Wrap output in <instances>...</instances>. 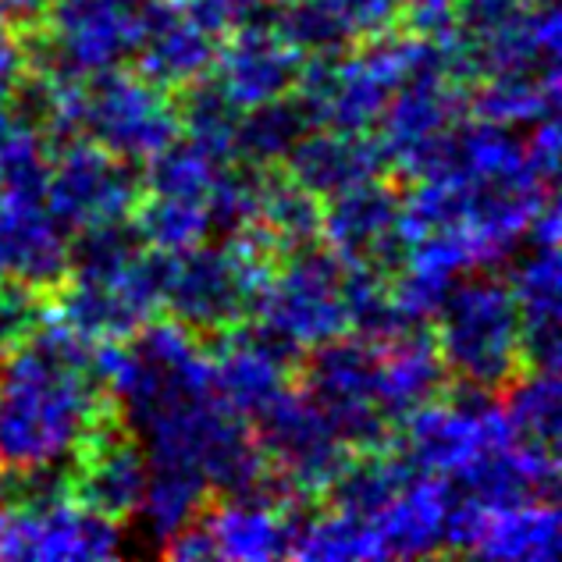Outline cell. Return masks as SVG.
<instances>
[{
	"instance_id": "obj_21",
	"label": "cell",
	"mask_w": 562,
	"mask_h": 562,
	"mask_svg": "<svg viewBox=\"0 0 562 562\" xmlns=\"http://www.w3.org/2000/svg\"><path fill=\"white\" fill-rule=\"evenodd\" d=\"M470 492L492 513L520 506V502H555L559 492V463L555 452L527 446V441H509L481 452L470 467L449 477Z\"/></svg>"
},
{
	"instance_id": "obj_35",
	"label": "cell",
	"mask_w": 562,
	"mask_h": 562,
	"mask_svg": "<svg viewBox=\"0 0 562 562\" xmlns=\"http://www.w3.org/2000/svg\"><path fill=\"white\" fill-rule=\"evenodd\" d=\"M128 221L136 225L143 246L160 249V254H186L211 235V217L203 203L150 196V192H143Z\"/></svg>"
},
{
	"instance_id": "obj_24",
	"label": "cell",
	"mask_w": 562,
	"mask_h": 562,
	"mask_svg": "<svg viewBox=\"0 0 562 562\" xmlns=\"http://www.w3.org/2000/svg\"><path fill=\"white\" fill-rule=\"evenodd\" d=\"M449 477L417 473L389 506L374 516V535L381 544V559H420L446 552L441 530H446L449 506Z\"/></svg>"
},
{
	"instance_id": "obj_25",
	"label": "cell",
	"mask_w": 562,
	"mask_h": 562,
	"mask_svg": "<svg viewBox=\"0 0 562 562\" xmlns=\"http://www.w3.org/2000/svg\"><path fill=\"white\" fill-rule=\"evenodd\" d=\"M417 473L420 470L409 463V456L395 449L392 441L378 449H360L338 470V477L324 492V498L331 502V509L352 513L360 520H374Z\"/></svg>"
},
{
	"instance_id": "obj_16",
	"label": "cell",
	"mask_w": 562,
	"mask_h": 562,
	"mask_svg": "<svg viewBox=\"0 0 562 562\" xmlns=\"http://www.w3.org/2000/svg\"><path fill=\"white\" fill-rule=\"evenodd\" d=\"M331 206L321 211V235L349 268V263H374V268L395 271L403 257V239H398V192L381 182H360L338 196H328Z\"/></svg>"
},
{
	"instance_id": "obj_32",
	"label": "cell",
	"mask_w": 562,
	"mask_h": 562,
	"mask_svg": "<svg viewBox=\"0 0 562 562\" xmlns=\"http://www.w3.org/2000/svg\"><path fill=\"white\" fill-rule=\"evenodd\" d=\"M502 413L513 427L516 441H527V446L538 449H559V420H562V389L555 371H538V367H527L516 378L502 384Z\"/></svg>"
},
{
	"instance_id": "obj_29",
	"label": "cell",
	"mask_w": 562,
	"mask_h": 562,
	"mask_svg": "<svg viewBox=\"0 0 562 562\" xmlns=\"http://www.w3.org/2000/svg\"><path fill=\"white\" fill-rule=\"evenodd\" d=\"M289 555L310 562H360L381 559V544L371 520H360V516L331 506L324 513H306L300 506L292 516Z\"/></svg>"
},
{
	"instance_id": "obj_28",
	"label": "cell",
	"mask_w": 562,
	"mask_h": 562,
	"mask_svg": "<svg viewBox=\"0 0 562 562\" xmlns=\"http://www.w3.org/2000/svg\"><path fill=\"white\" fill-rule=\"evenodd\" d=\"M321 200L314 192H306L300 182H292L285 171H271L263 179V196L257 211V232L263 243L271 246L274 257H285L292 249L310 246L321 239Z\"/></svg>"
},
{
	"instance_id": "obj_23",
	"label": "cell",
	"mask_w": 562,
	"mask_h": 562,
	"mask_svg": "<svg viewBox=\"0 0 562 562\" xmlns=\"http://www.w3.org/2000/svg\"><path fill=\"white\" fill-rule=\"evenodd\" d=\"M559 246H535L516 263L509 278L516 310H520V357L524 367L559 371L562 338H559Z\"/></svg>"
},
{
	"instance_id": "obj_10",
	"label": "cell",
	"mask_w": 562,
	"mask_h": 562,
	"mask_svg": "<svg viewBox=\"0 0 562 562\" xmlns=\"http://www.w3.org/2000/svg\"><path fill=\"white\" fill-rule=\"evenodd\" d=\"M509 441H516V435L498 398L473 384H460L452 395H438L409 413L403 452L424 473L456 477L481 452L509 446Z\"/></svg>"
},
{
	"instance_id": "obj_17",
	"label": "cell",
	"mask_w": 562,
	"mask_h": 562,
	"mask_svg": "<svg viewBox=\"0 0 562 562\" xmlns=\"http://www.w3.org/2000/svg\"><path fill=\"white\" fill-rule=\"evenodd\" d=\"M303 502L260 487L246 495H225L221 502H206L200 524L211 538L214 559L232 562H271L289 555L292 516Z\"/></svg>"
},
{
	"instance_id": "obj_42",
	"label": "cell",
	"mask_w": 562,
	"mask_h": 562,
	"mask_svg": "<svg viewBox=\"0 0 562 562\" xmlns=\"http://www.w3.org/2000/svg\"><path fill=\"white\" fill-rule=\"evenodd\" d=\"M25 43L22 33H14V25L0 19V100L14 93V86L25 79Z\"/></svg>"
},
{
	"instance_id": "obj_30",
	"label": "cell",
	"mask_w": 562,
	"mask_h": 562,
	"mask_svg": "<svg viewBox=\"0 0 562 562\" xmlns=\"http://www.w3.org/2000/svg\"><path fill=\"white\" fill-rule=\"evenodd\" d=\"M470 111L495 125H535L559 111V71L549 76H484L470 93Z\"/></svg>"
},
{
	"instance_id": "obj_7",
	"label": "cell",
	"mask_w": 562,
	"mask_h": 562,
	"mask_svg": "<svg viewBox=\"0 0 562 562\" xmlns=\"http://www.w3.org/2000/svg\"><path fill=\"white\" fill-rule=\"evenodd\" d=\"M122 524L82 506L76 492L50 498H4L0 506V559H114L122 552Z\"/></svg>"
},
{
	"instance_id": "obj_34",
	"label": "cell",
	"mask_w": 562,
	"mask_h": 562,
	"mask_svg": "<svg viewBox=\"0 0 562 562\" xmlns=\"http://www.w3.org/2000/svg\"><path fill=\"white\" fill-rule=\"evenodd\" d=\"M342 303L349 328L374 346L409 324L395 306L392 274L384 268H374V263H349L342 274Z\"/></svg>"
},
{
	"instance_id": "obj_1",
	"label": "cell",
	"mask_w": 562,
	"mask_h": 562,
	"mask_svg": "<svg viewBox=\"0 0 562 562\" xmlns=\"http://www.w3.org/2000/svg\"><path fill=\"white\" fill-rule=\"evenodd\" d=\"M90 349L43 300L36 328L0 352V460L11 470L68 463L111 403L93 378Z\"/></svg>"
},
{
	"instance_id": "obj_26",
	"label": "cell",
	"mask_w": 562,
	"mask_h": 562,
	"mask_svg": "<svg viewBox=\"0 0 562 562\" xmlns=\"http://www.w3.org/2000/svg\"><path fill=\"white\" fill-rule=\"evenodd\" d=\"M473 555L555 562L559 559V509L555 502H520L487 516V527Z\"/></svg>"
},
{
	"instance_id": "obj_19",
	"label": "cell",
	"mask_w": 562,
	"mask_h": 562,
	"mask_svg": "<svg viewBox=\"0 0 562 562\" xmlns=\"http://www.w3.org/2000/svg\"><path fill=\"white\" fill-rule=\"evenodd\" d=\"M214 79L239 108H257L289 97L300 82L303 57L281 40L271 22H239L225 47H217Z\"/></svg>"
},
{
	"instance_id": "obj_11",
	"label": "cell",
	"mask_w": 562,
	"mask_h": 562,
	"mask_svg": "<svg viewBox=\"0 0 562 562\" xmlns=\"http://www.w3.org/2000/svg\"><path fill=\"white\" fill-rule=\"evenodd\" d=\"M143 196L136 165L108 154L93 139L76 136L50 150L43 203L68 232L128 221Z\"/></svg>"
},
{
	"instance_id": "obj_2",
	"label": "cell",
	"mask_w": 562,
	"mask_h": 562,
	"mask_svg": "<svg viewBox=\"0 0 562 562\" xmlns=\"http://www.w3.org/2000/svg\"><path fill=\"white\" fill-rule=\"evenodd\" d=\"M278 257L257 232L232 235L221 246H192L171 257L165 306L171 321L200 338H214L257 310Z\"/></svg>"
},
{
	"instance_id": "obj_9",
	"label": "cell",
	"mask_w": 562,
	"mask_h": 562,
	"mask_svg": "<svg viewBox=\"0 0 562 562\" xmlns=\"http://www.w3.org/2000/svg\"><path fill=\"white\" fill-rule=\"evenodd\" d=\"M254 420L257 446L278 484L300 502L324 498L352 452L331 431V424L324 420L314 398L303 389H285Z\"/></svg>"
},
{
	"instance_id": "obj_6",
	"label": "cell",
	"mask_w": 562,
	"mask_h": 562,
	"mask_svg": "<svg viewBox=\"0 0 562 562\" xmlns=\"http://www.w3.org/2000/svg\"><path fill=\"white\" fill-rule=\"evenodd\" d=\"M346 263L328 246H300L274 263L254 314L268 331L295 349H314L328 338L349 331L342 303Z\"/></svg>"
},
{
	"instance_id": "obj_40",
	"label": "cell",
	"mask_w": 562,
	"mask_h": 562,
	"mask_svg": "<svg viewBox=\"0 0 562 562\" xmlns=\"http://www.w3.org/2000/svg\"><path fill=\"white\" fill-rule=\"evenodd\" d=\"M182 4L189 8V14L200 25H206L214 36H221L225 29L254 19L260 11H268L271 4H278V0H182Z\"/></svg>"
},
{
	"instance_id": "obj_31",
	"label": "cell",
	"mask_w": 562,
	"mask_h": 562,
	"mask_svg": "<svg viewBox=\"0 0 562 562\" xmlns=\"http://www.w3.org/2000/svg\"><path fill=\"white\" fill-rule=\"evenodd\" d=\"M206 495H211V484L196 467L150 463V477H146V492L139 502L146 535L165 544L175 530H182L203 513Z\"/></svg>"
},
{
	"instance_id": "obj_27",
	"label": "cell",
	"mask_w": 562,
	"mask_h": 562,
	"mask_svg": "<svg viewBox=\"0 0 562 562\" xmlns=\"http://www.w3.org/2000/svg\"><path fill=\"white\" fill-rule=\"evenodd\" d=\"M314 128L310 114L303 111V103L295 100V93L278 97L257 108H246L235 125V154L232 160L254 168H281L285 157L292 154V146L300 143L306 132Z\"/></svg>"
},
{
	"instance_id": "obj_4",
	"label": "cell",
	"mask_w": 562,
	"mask_h": 562,
	"mask_svg": "<svg viewBox=\"0 0 562 562\" xmlns=\"http://www.w3.org/2000/svg\"><path fill=\"white\" fill-rule=\"evenodd\" d=\"M139 4L132 0H50L22 36L29 76L93 79L136 50Z\"/></svg>"
},
{
	"instance_id": "obj_36",
	"label": "cell",
	"mask_w": 562,
	"mask_h": 562,
	"mask_svg": "<svg viewBox=\"0 0 562 562\" xmlns=\"http://www.w3.org/2000/svg\"><path fill=\"white\" fill-rule=\"evenodd\" d=\"M271 29L306 61V57L346 54L352 36L338 22L328 0H285L281 8H268Z\"/></svg>"
},
{
	"instance_id": "obj_39",
	"label": "cell",
	"mask_w": 562,
	"mask_h": 562,
	"mask_svg": "<svg viewBox=\"0 0 562 562\" xmlns=\"http://www.w3.org/2000/svg\"><path fill=\"white\" fill-rule=\"evenodd\" d=\"M328 4L346 25V33L363 43L392 33L403 14V0H328Z\"/></svg>"
},
{
	"instance_id": "obj_20",
	"label": "cell",
	"mask_w": 562,
	"mask_h": 562,
	"mask_svg": "<svg viewBox=\"0 0 562 562\" xmlns=\"http://www.w3.org/2000/svg\"><path fill=\"white\" fill-rule=\"evenodd\" d=\"M285 175L292 182H300L306 192H314L317 200L338 196L360 182L381 179L389 171L381 143L371 139V132H349L321 125L317 132L310 128L306 136L292 146L285 157Z\"/></svg>"
},
{
	"instance_id": "obj_38",
	"label": "cell",
	"mask_w": 562,
	"mask_h": 562,
	"mask_svg": "<svg viewBox=\"0 0 562 562\" xmlns=\"http://www.w3.org/2000/svg\"><path fill=\"white\" fill-rule=\"evenodd\" d=\"M217 160L206 157L200 146H192L189 139L165 146L157 157L146 160V175H143V192L150 196H168V200H192V203H206V192L214 186L217 175Z\"/></svg>"
},
{
	"instance_id": "obj_41",
	"label": "cell",
	"mask_w": 562,
	"mask_h": 562,
	"mask_svg": "<svg viewBox=\"0 0 562 562\" xmlns=\"http://www.w3.org/2000/svg\"><path fill=\"white\" fill-rule=\"evenodd\" d=\"M524 160L544 186L555 182V175H559V125H555V117L535 122V132L524 139Z\"/></svg>"
},
{
	"instance_id": "obj_22",
	"label": "cell",
	"mask_w": 562,
	"mask_h": 562,
	"mask_svg": "<svg viewBox=\"0 0 562 562\" xmlns=\"http://www.w3.org/2000/svg\"><path fill=\"white\" fill-rule=\"evenodd\" d=\"M449 392V371L431 331L409 321L403 331L378 342V395L392 424L406 420L431 398Z\"/></svg>"
},
{
	"instance_id": "obj_8",
	"label": "cell",
	"mask_w": 562,
	"mask_h": 562,
	"mask_svg": "<svg viewBox=\"0 0 562 562\" xmlns=\"http://www.w3.org/2000/svg\"><path fill=\"white\" fill-rule=\"evenodd\" d=\"M82 132L128 165H146L179 139V111L168 90L117 65L86 79Z\"/></svg>"
},
{
	"instance_id": "obj_37",
	"label": "cell",
	"mask_w": 562,
	"mask_h": 562,
	"mask_svg": "<svg viewBox=\"0 0 562 562\" xmlns=\"http://www.w3.org/2000/svg\"><path fill=\"white\" fill-rule=\"evenodd\" d=\"M263 179L268 171L254 165H221L214 175V186L206 192V217H211V232H221L225 239L243 235L257 225L260 196H263Z\"/></svg>"
},
{
	"instance_id": "obj_12",
	"label": "cell",
	"mask_w": 562,
	"mask_h": 562,
	"mask_svg": "<svg viewBox=\"0 0 562 562\" xmlns=\"http://www.w3.org/2000/svg\"><path fill=\"white\" fill-rule=\"evenodd\" d=\"M71 492L82 502L111 520H128L139 513V502L150 477V460L139 446V435L132 431L125 413L111 398L103 413L86 431L82 446L71 456Z\"/></svg>"
},
{
	"instance_id": "obj_15",
	"label": "cell",
	"mask_w": 562,
	"mask_h": 562,
	"mask_svg": "<svg viewBox=\"0 0 562 562\" xmlns=\"http://www.w3.org/2000/svg\"><path fill=\"white\" fill-rule=\"evenodd\" d=\"M132 57L143 79L179 93L211 76L217 36L192 19L182 0H139V36Z\"/></svg>"
},
{
	"instance_id": "obj_44",
	"label": "cell",
	"mask_w": 562,
	"mask_h": 562,
	"mask_svg": "<svg viewBox=\"0 0 562 562\" xmlns=\"http://www.w3.org/2000/svg\"><path fill=\"white\" fill-rule=\"evenodd\" d=\"M50 8V0H0V19L11 25H36L43 11Z\"/></svg>"
},
{
	"instance_id": "obj_5",
	"label": "cell",
	"mask_w": 562,
	"mask_h": 562,
	"mask_svg": "<svg viewBox=\"0 0 562 562\" xmlns=\"http://www.w3.org/2000/svg\"><path fill=\"white\" fill-rule=\"evenodd\" d=\"M303 392L349 452L389 446L395 424L378 395V346L360 335H335L300 360Z\"/></svg>"
},
{
	"instance_id": "obj_3",
	"label": "cell",
	"mask_w": 562,
	"mask_h": 562,
	"mask_svg": "<svg viewBox=\"0 0 562 562\" xmlns=\"http://www.w3.org/2000/svg\"><path fill=\"white\" fill-rule=\"evenodd\" d=\"M435 342L449 378L473 389L498 392L524 371L520 357V310L506 278L463 274L435 310Z\"/></svg>"
},
{
	"instance_id": "obj_43",
	"label": "cell",
	"mask_w": 562,
	"mask_h": 562,
	"mask_svg": "<svg viewBox=\"0 0 562 562\" xmlns=\"http://www.w3.org/2000/svg\"><path fill=\"white\" fill-rule=\"evenodd\" d=\"M160 552L168 559H179V562H196V559H214V549H211V538H206V530L200 524V516L192 524H186L182 530H175V535L160 544Z\"/></svg>"
},
{
	"instance_id": "obj_14",
	"label": "cell",
	"mask_w": 562,
	"mask_h": 562,
	"mask_svg": "<svg viewBox=\"0 0 562 562\" xmlns=\"http://www.w3.org/2000/svg\"><path fill=\"white\" fill-rule=\"evenodd\" d=\"M214 395L239 417H257L274 395L289 389V374L300 367L303 352L278 338L263 324H235L211 338Z\"/></svg>"
},
{
	"instance_id": "obj_45",
	"label": "cell",
	"mask_w": 562,
	"mask_h": 562,
	"mask_svg": "<svg viewBox=\"0 0 562 562\" xmlns=\"http://www.w3.org/2000/svg\"><path fill=\"white\" fill-rule=\"evenodd\" d=\"M524 4H549V0H524Z\"/></svg>"
},
{
	"instance_id": "obj_13",
	"label": "cell",
	"mask_w": 562,
	"mask_h": 562,
	"mask_svg": "<svg viewBox=\"0 0 562 562\" xmlns=\"http://www.w3.org/2000/svg\"><path fill=\"white\" fill-rule=\"evenodd\" d=\"M467 97L452 71H417L392 93L381 114V150L389 168L417 179L438 143L460 125Z\"/></svg>"
},
{
	"instance_id": "obj_33",
	"label": "cell",
	"mask_w": 562,
	"mask_h": 562,
	"mask_svg": "<svg viewBox=\"0 0 562 562\" xmlns=\"http://www.w3.org/2000/svg\"><path fill=\"white\" fill-rule=\"evenodd\" d=\"M175 111H179V132H186V139L200 146L206 157H214L217 165H228L235 154V125H239L243 108L221 90L217 79L203 76L179 90Z\"/></svg>"
},
{
	"instance_id": "obj_18",
	"label": "cell",
	"mask_w": 562,
	"mask_h": 562,
	"mask_svg": "<svg viewBox=\"0 0 562 562\" xmlns=\"http://www.w3.org/2000/svg\"><path fill=\"white\" fill-rule=\"evenodd\" d=\"M68 278V228L43 200L0 196V281L50 295Z\"/></svg>"
}]
</instances>
